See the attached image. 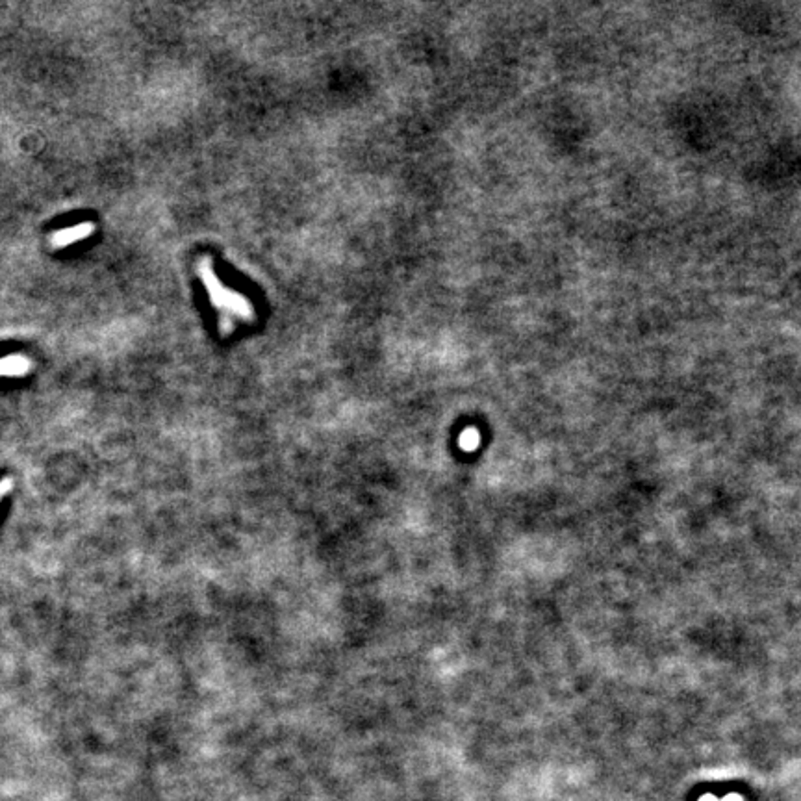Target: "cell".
Masks as SVG:
<instances>
[{"instance_id": "cell-1", "label": "cell", "mask_w": 801, "mask_h": 801, "mask_svg": "<svg viewBox=\"0 0 801 801\" xmlns=\"http://www.w3.org/2000/svg\"><path fill=\"white\" fill-rule=\"evenodd\" d=\"M93 230H95L93 223H80L76 225V227H71V229H64L59 230V232H54L50 241H52L54 249H62V247H67V245L75 243V241L87 238Z\"/></svg>"}, {"instance_id": "cell-2", "label": "cell", "mask_w": 801, "mask_h": 801, "mask_svg": "<svg viewBox=\"0 0 801 801\" xmlns=\"http://www.w3.org/2000/svg\"><path fill=\"white\" fill-rule=\"evenodd\" d=\"M32 362L22 355H8L0 358V377H24Z\"/></svg>"}, {"instance_id": "cell-3", "label": "cell", "mask_w": 801, "mask_h": 801, "mask_svg": "<svg viewBox=\"0 0 801 801\" xmlns=\"http://www.w3.org/2000/svg\"><path fill=\"white\" fill-rule=\"evenodd\" d=\"M11 490H13V479L11 477L0 479V503H2V499H4L6 495L10 494Z\"/></svg>"}, {"instance_id": "cell-4", "label": "cell", "mask_w": 801, "mask_h": 801, "mask_svg": "<svg viewBox=\"0 0 801 801\" xmlns=\"http://www.w3.org/2000/svg\"><path fill=\"white\" fill-rule=\"evenodd\" d=\"M723 801H744V800H742V798H740V796H738V794H732V796L725 798V800H723Z\"/></svg>"}, {"instance_id": "cell-5", "label": "cell", "mask_w": 801, "mask_h": 801, "mask_svg": "<svg viewBox=\"0 0 801 801\" xmlns=\"http://www.w3.org/2000/svg\"><path fill=\"white\" fill-rule=\"evenodd\" d=\"M700 801H718V800L714 796H711V794H705V796L701 798Z\"/></svg>"}]
</instances>
